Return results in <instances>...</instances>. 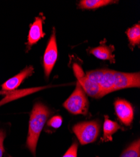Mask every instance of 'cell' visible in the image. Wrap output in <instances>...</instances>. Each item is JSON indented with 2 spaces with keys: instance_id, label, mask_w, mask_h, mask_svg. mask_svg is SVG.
<instances>
[{
  "instance_id": "obj_1",
  "label": "cell",
  "mask_w": 140,
  "mask_h": 157,
  "mask_svg": "<svg viewBox=\"0 0 140 157\" xmlns=\"http://www.w3.org/2000/svg\"><path fill=\"white\" fill-rule=\"evenodd\" d=\"M50 114L49 109L42 103L37 102L33 106L30 117L26 145L34 156L36 155L38 140Z\"/></svg>"
},
{
  "instance_id": "obj_2",
  "label": "cell",
  "mask_w": 140,
  "mask_h": 157,
  "mask_svg": "<svg viewBox=\"0 0 140 157\" xmlns=\"http://www.w3.org/2000/svg\"><path fill=\"white\" fill-rule=\"evenodd\" d=\"M69 112L74 114L85 115L89 109V101L84 89L78 81L72 94L63 104Z\"/></svg>"
},
{
  "instance_id": "obj_3",
  "label": "cell",
  "mask_w": 140,
  "mask_h": 157,
  "mask_svg": "<svg viewBox=\"0 0 140 157\" xmlns=\"http://www.w3.org/2000/svg\"><path fill=\"white\" fill-rule=\"evenodd\" d=\"M99 124L96 121L79 123L72 128L74 133L82 145L95 141L99 134Z\"/></svg>"
},
{
  "instance_id": "obj_4",
  "label": "cell",
  "mask_w": 140,
  "mask_h": 157,
  "mask_svg": "<svg viewBox=\"0 0 140 157\" xmlns=\"http://www.w3.org/2000/svg\"><path fill=\"white\" fill-rule=\"evenodd\" d=\"M73 70L75 77L78 78V81L82 86L84 92L89 96L94 98H100L105 96L100 87L97 83L92 81L84 74L82 69L78 63L73 65Z\"/></svg>"
},
{
  "instance_id": "obj_5",
  "label": "cell",
  "mask_w": 140,
  "mask_h": 157,
  "mask_svg": "<svg viewBox=\"0 0 140 157\" xmlns=\"http://www.w3.org/2000/svg\"><path fill=\"white\" fill-rule=\"evenodd\" d=\"M112 73L114 91L130 87H139L140 86L139 72L125 73L112 71Z\"/></svg>"
},
{
  "instance_id": "obj_6",
  "label": "cell",
  "mask_w": 140,
  "mask_h": 157,
  "mask_svg": "<svg viewBox=\"0 0 140 157\" xmlns=\"http://www.w3.org/2000/svg\"><path fill=\"white\" fill-rule=\"evenodd\" d=\"M112 70L97 69L89 71L86 75L92 81L97 83L106 95L114 91L112 80Z\"/></svg>"
},
{
  "instance_id": "obj_7",
  "label": "cell",
  "mask_w": 140,
  "mask_h": 157,
  "mask_svg": "<svg viewBox=\"0 0 140 157\" xmlns=\"http://www.w3.org/2000/svg\"><path fill=\"white\" fill-rule=\"evenodd\" d=\"M58 57L56 34L54 29L44 56V67L46 77H49L55 64Z\"/></svg>"
},
{
  "instance_id": "obj_8",
  "label": "cell",
  "mask_w": 140,
  "mask_h": 157,
  "mask_svg": "<svg viewBox=\"0 0 140 157\" xmlns=\"http://www.w3.org/2000/svg\"><path fill=\"white\" fill-rule=\"evenodd\" d=\"M114 109L120 121L130 126L134 118V109L131 104L124 99H118L114 102Z\"/></svg>"
},
{
  "instance_id": "obj_9",
  "label": "cell",
  "mask_w": 140,
  "mask_h": 157,
  "mask_svg": "<svg viewBox=\"0 0 140 157\" xmlns=\"http://www.w3.org/2000/svg\"><path fill=\"white\" fill-rule=\"evenodd\" d=\"M33 72V67L31 66V65L27 67L23 71H21L18 74L9 78L4 84H3L2 86V89L5 91H13L20 86V84L25 78L32 75Z\"/></svg>"
},
{
  "instance_id": "obj_10",
  "label": "cell",
  "mask_w": 140,
  "mask_h": 157,
  "mask_svg": "<svg viewBox=\"0 0 140 157\" xmlns=\"http://www.w3.org/2000/svg\"><path fill=\"white\" fill-rule=\"evenodd\" d=\"M43 22L44 18L38 17L35 18L34 22L31 25L28 35L27 45L29 47L36 44L45 35V33L43 32Z\"/></svg>"
},
{
  "instance_id": "obj_11",
  "label": "cell",
  "mask_w": 140,
  "mask_h": 157,
  "mask_svg": "<svg viewBox=\"0 0 140 157\" xmlns=\"http://www.w3.org/2000/svg\"><path fill=\"white\" fill-rule=\"evenodd\" d=\"M114 50L112 46L100 45L97 47L91 48L90 53L94 56L96 58L101 60H108L111 62L114 63L115 62L114 56L112 54V52Z\"/></svg>"
},
{
  "instance_id": "obj_12",
  "label": "cell",
  "mask_w": 140,
  "mask_h": 157,
  "mask_svg": "<svg viewBox=\"0 0 140 157\" xmlns=\"http://www.w3.org/2000/svg\"><path fill=\"white\" fill-rule=\"evenodd\" d=\"M50 86H44V87H34V88H29L26 89H22L17 91H11L9 93H7V96L4 98L2 101H0V106L3 105V104L7 103L9 101H13L20 98L21 97H24L25 96L29 95L30 94H33L35 92L45 89Z\"/></svg>"
},
{
  "instance_id": "obj_13",
  "label": "cell",
  "mask_w": 140,
  "mask_h": 157,
  "mask_svg": "<svg viewBox=\"0 0 140 157\" xmlns=\"http://www.w3.org/2000/svg\"><path fill=\"white\" fill-rule=\"evenodd\" d=\"M121 128L119 124L108 118V116H105V120L103 125V136L102 138L103 141H112V135Z\"/></svg>"
},
{
  "instance_id": "obj_14",
  "label": "cell",
  "mask_w": 140,
  "mask_h": 157,
  "mask_svg": "<svg viewBox=\"0 0 140 157\" xmlns=\"http://www.w3.org/2000/svg\"><path fill=\"white\" fill-rule=\"evenodd\" d=\"M115 2L116 1L111 0H82L79 3V6L82 9L91 10L103 7Z\"/></svg>"
},
{
  "instance_id": "obj_15",
  "label": "cell",
  "mask_w": 140,
  "mask_h": 157,
  "mask_svg": "<svg viewBox=\"0 0 140 157\" xmlns=\"http://www.w3.org/2000/svg\"><path fill=\"white\" fill-rule=\"evenodd\" d=\"M126 33L128 37L131 45L134 47L140 43V25L139 23L135 25L131 28L127 30Z\"/></svg>"
},
{
  "instance_id": "obj_16",
  "label": "cell",
  "mask_w": 140,
  "mask_h": 157,
  "mask_svg": "<svg viewBox=\"0 0 140 157\" xmlns=\"http://www.w3.org/2000/svg\"><path fill=\"white\" fill-rule=\"evenodd\" d=\"M120 157H140V141L133 142L121 154Z\"/></svg>"
},
{
  "instance_id": "obj_17",
  "label": "cell",
  "mask_w": 140,
  "mask_h": 157,
  "mask_svg": "<svg viewBox=\"0 0 140 157\" xmlns=\"http://www.w3.org/2000/svg\"><path fill=\"white\" fill-rule=\"evenodd\" d=\"M48 125L54 128H59L62 124V117L60 116H53L48 121Z\"/></svg>"
},
{
  "instance_id": "obj_18",
  "label": "cell",
  "mask_w": 140,
  "mask_h": 157,
  "mask_svg": "<svg viewBox=\"0 0 140 157\" xmlns=\"http://www.w3.org/2000/svg\"><path fill=\"white\" fill-rule=\"evenodd\" d=\"M78 144L74 143L63 157H78Z\"/></svg>"
},
{
  "instance_id": "obj_19",
  "label": "cell",
  "mask_w": 140,
  "mask_h": 157,
  "mask_svg": "<svg viewBox=\"0 0 140 157\" xmlns=\"http://www.w3.org/2000/svg\"><path fill=\"white\" fill-rule=\"evenodd\" d=\"M6 137V132L3 129H0V157H3L4 153L5 152L3 142Z\"/></svg>"
},
{
  "instance_id": "obj_20",
  "label": "cell",
  "mask_w": 140,
  "mask_h": 157,
  "mask_svg": "<svg viewBox=\"0 0 140 157\" xmlns=\"http://www.w3.org/2000/svg\"><path fill=\"white\" fill-rule=\"evenodd\" d=\"M8 157H13V156H8Z\"/></svg>"
}]
</instances>
